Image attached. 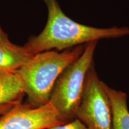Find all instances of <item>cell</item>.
<instances>
[{"label":"cell","instance_id":"obj_10","mask_svg":"<svg viewBox=\"0 0 129 129\" xmlns=\"http://www.w3.org/2000/svg\"><path fill=\"white\" fill-rule=\"evenodd\" d=\"M10 42L8 38L7 35L1 29V26H0V45L3 44H6V43Z\"/></svg>","mask_w":129,"mask_h":129},{"label":"cell","instance_id":"obj_1","mask_svg":"<svg viewBox=\"0 0 129 129\" xmlns=\"http://www.w3.org/2000/svg\"><path fill=\"white\" fill-rule=\"evenodd\" d=\"M43 1L48 11L45 28L24 46L34 55L49 50L62 51L91 41L129 35L127 26L99 28L79 23L64 13L57 0Z\"/></svg>","mask_w":129,"mask_h":129},{"label":"cell","instance_id":"obj_5","mask_svg":"<svg viewBox=\"0 0 129 129\" xmlns=\"http://www.w3.org/2000/svg\"><path fill=\"white\" fill-rule=\"evenodd\" d=\"M64 124L48 102L39 107L19 103L0 117V129H47Z\"/></svg>","mask_w":129,"mask_h":129},{"label":"cell","instance_id":"obj_3","mask_svg":"<svg viewBox=\"0 0 129 129\" xmlns=\"http://www.w3.org/2000/svg\"><path fill=\"white\" fill-rule=\"evenodd\" d=\"M98 43L95 41L85 44L81 55L63 71L53 86L48 102L57 111L63 124L76 119L85 77L94 62Z\"/></svg>","mask_w":129,"mask_h":129},{"label":"cell","instance_id":"obj_6","mask_svg":"<svg viewBox=\"0 0 129 129\" xmlns=\"http://www.w3.org/2000/svg\"><path fill=\"white\" fill-rule=\"evenodd\" d=\"M34 54L25 46H19L11 42L0 45V73H16L26 63Z\"/></svg>","mask_w":129,"mask_h":129},{"label":"cell","instance_id":"obj_7","mask_svg":"<svg viewBox=\"0 0 129 129\" xmlns=\"http://www.w3.org/2000/svg\"><path fill=\"white\" fill-rule=\"evenodd\" d=\"M103 87L110 103L112 113V129H129V111L127 95L113 89L103 82Z\"/></svg>","mask_w":129,"mask_h":129},{"label":"cell","instance_id":"obj_2","mask_svg":"<svg viewBox=\"0 0 129 129\" xmlns=\"http://www.w3.org/2000/svg\"><path fill=\"white\" fill-rule=\"evenodd\" d=\"M85 44L62 51L49 50L34 54L16 72L22 82L28 104L33 107L44 105L50 97L56 80L84 50Z\"/></svg>","mask_w":129,"mask_h":129},{"label":"cell","instance_id":"obj_11","mask_svg":"<svg viewBox=\"0 0 129 129\" xmlns=\"http://www.w3.org/2000/svg\"><path fill=\"white\" fill-rule=\"evenodd\" d=\"M15 105L16 104H8L0 106V115H2L5 113L7 112L10 109H12Z\"/></svg>","mask_w":129,"mask_h":129},{"label":"cell","instance_id":"obj_9","mask_svg":"<svg viewBox=\"0 0 129 129\" xmlns=\"http://www.w3.org/2000/svg\"><path fill=\"white\" fill-rule=\"evenodd\" d=\"M47 129H88V128L80 120L75 119L69 123L51 127Z\"/></svg>","mask_w":129,"mask_h":129},{"label":"cell","instance_id":"obj_4","mask_svg":"<svg viewBox=\"0 0 129 129\" xmlns=\"http://www.w3.org/2000/svg\"><path fill=\"white\" fill-rule=\"evenodd\" d=\"M76 119L88 129H112V113L109 99L95 69H88Z\"/></svg>","mask_w":129,"mask_h":129},{"label":"cell","instance_id":"obj_8","mask_svg":"<svg viewBox=\"0 0 129 129\" xmlns=\"http://www.w3.org/2000/svg\"><path fill=\"white\" fill-rule=\"evenodd\" d=\"M24 94L22 82L16 73H0V106L21 103Z\"/></svg>","mask_w":129,"mask_h":129}]
</instances>
